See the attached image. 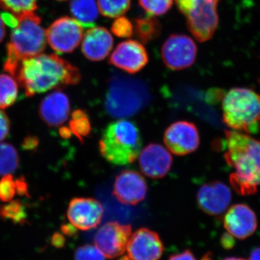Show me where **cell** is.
<instances>
[{"mask_svg": "<svg viewBox=\"0 0 260 260\" xmlns=\"http://www.w3.org/2000/svg\"><path fill=\"white\" fill-rule=\"evenodd\" d=\"M15 78L27 96L31 97L53 89L77 85L81 75L76 67L57 54H40L22 61Z\"/></svg>", "mask_w": 260, "mask_h": 260, "instance_id": "obj_1", "label": "cell"}, {"mask_svg": "<svg viewBox=\"0 0 260 260\" xmlns=\"http://www.w3.org/2000/svg\"><path fill=\"white\" fill-rule=\"evenodd\" d=\"M225 161L234 169L230 183L242 195L254 194L260 185V140L239 132H225Z\"/></svg>", "mask_w": 260, "mask_h": 260, "instance_id": "obj_2", "label": "cell"}, {"mask_svg": "<svg viewBox=\"0 0 260 260\" xmlns=\"http://www.w3.org/2000/svg\"><path fill=\"white\" fill-rule=\"evenodd\" d=\"M17 15L18 24L10 35L4 64L5 71L14 78L20 63L42 54L47 42L40 17L34 12Z\"/></svg>", "mask_w": 260, "mask_h": 260, "instance_id": "obj_3", "label": "cell"}, {"mask_svg": "<svg viewBox=\"0 0 260 260\" xmlns=\"http://www.w3.org/2000/svg\"><path fill=\"white\" fill-rule=\"evenodd\" d=\"M141 134L133 121L120 119L110 123L99 140V151L108 162L116 166L133 164L141 151Z\"/></svg>", "mask_w": 260, "mask_h": 260, "instance_id": "obj_4", "label": "cell"}, {"mask_svg": "<svg viewBox=\"0 0 260 260\" xmlns=\"http://www.w3.org/2000/svg\"><path fill=\"white\" fill-rule=\"evenodd\" d=\"M223 119L234 131L247 135L260 131V95L251 89L234 88L222 102Z\"/></svg>", "mask_w": 260, "mask_h": 260, "instance_id": "obj_5", "label": "cell"}, {"mask_svg": "<svg viewBox=\"0 0 260 260\" xmlns=\"http://www.w3.org/2000/svg\"><path fill=\"white\" fill-rule=\"evenodd\" d=\"M149 100L150 94L144 82L124 75H114L109 82L105 107L111 116L126 117L139 112Z\"/></svg>", "mask_w": 260, "mask_h": 260, "instance_id": "obj_6", "label": "cell"}, {"mask_svg": "<svg viewBox=\"0 0 260 260\" xmlns=\"http://www.w3.org/2000/svg\"><path fill=\"white\" fill-rule=\"evenodd\" d=\"M83 28L75 18L61 17L46 30L47 41L58 54L73 52L83 40Z\"/></svg>", "mask_w": 260, "mask_h": 260, "instance_id": "obj_7", "label": "cell"}, {"mask_svg": "<svg viewBox=\"0 0 260 260\" xmlns=\"http://www.w3.org/2000/svg\"><path fill=\"white\" fill-rule=\"evenodd\" d=\"M198 47L192 39L183 34H172L162 44L161 58L172 70H182L194 64Z\"/></svg>", "mask_w": 260, "mask_h": 260, "instance_id": "obj_8", "label": "cell"}, {"mask_svg": "<svg viewBox=\"0 0 260 260\" xmlns=\"http://www.w3.org/2000/svg\"><path fill=\"white\" fill-rule=\"evenodd\" d=\"M131 236V225L108 222L95 234L94 244L108 259H116L124 255Z\"/></svg>", "mask_w": 260, "mask_h": 260, "instance_id": "obj_9", "label": "cell"}, {"mask_svg": "<svg viewBox=\"0 0 260 260\" xmlns=\"http://www.w3.org/2000/svg\"><path fill=\"white\" fill-rule=\"evenodd\" d=\"M200 134L194 123L179 121L166 129L164 141L167 148L176 155H186L194 152L200 145Z\"/></svg>", "mask_w": 260, "mask_h": 260, "instance_id": "obj_10", "label": "cell"}, {"mask_svg": "<svg viewBox=\"0 0 260 260\" xmlns=\"http://www.w3.org/2000/svg\"><path fill=\"white\" fill-rule=\"evenodd\" d=\"M100 202L90 198H75L70 202L67 216L78 230L89 231L96 228L104 216Z\"/></svg>", "mask_w": 260, "mask_h": 260, "instance_id": "obj_11", "label": "cell"}, {"mask_svg": "<svg viewBox=\"0 0 260 260\" xmlns=\"http://www.w3.org/2000/svg\"><path fill=\"white\" fill-rule=\"evenodd\" d=\"M218 3L208 2L195 7L186 15V25L200 42L210 40L218 26Z\"/></svg>", "mask_w": 260, "mask_h": 260, "instance_id": "obj_12", "label": "cell"}, {"mask_svg": "<svg viewBox=\"0 0 260 260\" xmlns=\"http://www.w3.org/2000/svg\"><path fill=\"white\" fill-rule=\"evenodd\" d=\"M148 193V184L144 177L134 170L122 171L116 177L113 194L124 205H136L143 201Z\"/></svg>", "mask_w": 260, "mask_h": 260, "instance_id": "obj_13", "label": "cell"}, {"mask_svg": "<svg viewBox=\"0 0 260 260\" xmlns=\"http://www.w3.org/2000/svg\"><path fill=\"white\" fill-rule=\"evenodd\" d=\"M126 251L130 260H160L164 246L156 232L142 228L132 234Z\"/></svg>", "mask_w": 260, "mask_h": 260, "instance_id": "obj_14", "label": "cell"}, {"mask_svg": "<svg viewBox=\"0 0 260 260\" xmlns=\"http://www.w3.org/2000/svg\"><path fill=\"white\" fill-rule=\"evenodd\" d=\"M149 57L143 44L128 40L118 44L109 59V63L129 74H135L148 63Z\"/></svg>", "mask_w": 260, "mask_h": 260, "instance_id": "obj_15", "label": "cell"}, {"mask_svg": "<svg viewBox=\"0 0 260 260\" xmlns=\"http://www.w3.org/2000/svg\"><path fill=\"white\" fill-rule=\"evenodd\" d=\"M230 188L219 181L207 183L200 188L197 201L200 209L212 216H220L232 202Z\"/></svg>", "mask_w": 260, "mask_h": 260, "instance_id": "obj_16", "label": "cell"}, {"mask_svg": "<svg viewBox=\"0 0 260 260\" xmlns=\"http://www.w3.org/2000/svg\"><path fill=\"white\" fill-rule=\"evenodd\" d=\"M173 164L172 155L157 143H150L140 153L139 165L145 175L153 179H161L170 171Z\"/></svg>", "mask_w": 260, "mask_h": 260, "instance_id": "obj_17", "label": "cell"}, {"mask_svg": "<svg viewBox=\"0 0 260 260\" xmlns=\"http://www.w3.org/2000/svg\"><path fill=\"white\" fill-rule=\"evenodd\" d=\"M224 228L234 238L244 239L255 232L257 227L256 214L245 204L233 205L224 216Z\"/></svg>", "mask_w": 260, "mask_h": 260, "instance_id": "obj_18", "label": "cell"}, {"mask_svg": "<svg viewBox=\"0 0 260 260\" xmlns=\"http://www.w3.org/2000/svg\"><path fill=\"white\" fill-rule=\"evenodd\" d=\"M39 112L41 119L48 126H60L69 118V98L61 90H55L43 99Z\"/></svg>", "mask_w": 260, "mask_h": 260, "instance_id": "obj_19", "label": "cell"}, {"mask_svg": "<svg viewBox=\"0 0 260 260\" xmlns=\"http://www.w3.org/2000/svg\"><path fill=\"white\" fill-rule=\"evenodd\" d=\"M114 44L112 34L103 27H92L85 32L82 52L89 60L99 61L107 58Z\"/></svg>", "mask_w": 260, "mask_h": 260, "instance_id": "obj_20", "label": "cell"}, {"mask_svg": "<svg viewBox=\"0 0 260 260\" xmlns=\"http://www.w3.org/2000/svg\"><path fill=\"white\" fill-rule=\"evenodd\" d=\"M70 9L75 20L84 28H92L95 25L99 15L95 0H72Z\"/></svg>", "mask_w": 260, "mask_h": 260, "instance_id": "obj_21", "label": "cell"}, {"mask_svg": "<svg viewBox=\"0 0 260 260\" xmlns=\"http://www.w3.org/2000/svg\"><path fill=\"white\" fill-rule=\"evenodd\" d=\"M134 28L137 37L143 44L153 42L161 32L160 22L151 15L135 19Z\"/></svg>", "mask_w": 260, "mask_h": 260, "instance_id": "obj_22", "label": "cell"}, {"mask_svg": "<svg viewBox=\"0 0 260 260\" xmlns=\"http://www.w3.org/2000/svg\"><path fill=\"white\" fill-rule=\"evenodd\" d=\"M18 85L14 77L0 74V109L11 107L18 99Z\"/></svg>", "mask_w": 260, "mask_h": 260, "instance_id": "obj_23", "label": "cell"}, {"mask_svg": "<svg viewBox=\"0 0 260 260\" xmlns=\"http://www.w3.org/2000/svg\"><path fill=\"white\" fill-rule=\"evenodd\" d=\"M19 166L16 149L9 143H0V177L15 172Z\"/></svg>", "mask_w": 260, "mask_h": 260, "instance_id": "obj_24", "label": "cell"}, {"mask_svg": "<svg viewBox=\"0 0 260 260\" xmlns=\"http://www.w3.org/2000/svg\"><path fill=\"white\" fill-rule=\"evenodd\" d=\"M70 131L80 142H83L91 133L92 126L87 112L81 109H77L72 114L69 123Z\"/></svg>", "mask_w": 260, "mask_h": 260, "instance_id": "obj_25", "label": "cell"}, {"mask_svg": "<svg viewBox=\"0 0 260 260\" xmlns=\"http://www.w3.org/2000/svg\"><path fill=\"white\" fill-rule=\"evenodd\" d=\"M0 219L23 225L27 220V213L23 203L19 200H11L6 204L0 205Z\"/></svg>", "mask_w": 260, "mask_h": 260, "instance_id": "obj_26", "label": "cell"}, {"mask_svg": "<svg viewBox=\"0 0 260 260\" xmlns=\"http://www.w3.org/2000/svg\"><path fill=\"white\" fill-rule=\"evenodd\" d=\"M99 10L107 18H119L131 7V0H98Z\"/></svg>", "mask_w": 260, "mask_h": 260, "instance_id": "obj_27", "label": "cell"}, {"mask_svg": "<svg viewBox=\"0 0 260 260\" xmlns=\"http://www.w3.org/2000/svg\"><path fill=\"white\" fill-rule=\"evenodd\" d=\"M37 8V0H0V8L15 15L32 13Z\"/></svg>", "mask_w": 260, "mask_h": 260, "instance_id": "obj_28", "label": "cell"}, {"mask_svg": "<svg viewBox=\"0 0 260 260\" xmlns=\"http://www.w3.org/2000/svg\"><path fill=\"white\" fill-rule=\"evenodd\" d=\"M173 3L174 0H139L140 7L151 16L165 14L172 8Z\"/></svg>", "mask_w": 260, "mask_h": 260, "instance_id": "obj_29", "label": "cell"}, {"mask_svg": "<svg viewBox=\"0 0 260 260\" xmlns=\"http://www.w3.org/2000/svg\"><path fill=\"white\" fill-rule=\"evenodd\" d=\"M106 258L95 244L79 246L75 252V260H106Z\"/></svg>", "mask_w": 260, "mask_h": 260, "instance_id": "obj_30", "label": "cell"}, {"mask_svg": "<svg viewBox=\"0 0 260 260\" xmlns=\"http://www.w3.org/2000/svg\"><path fill=\"white\" fill-rule=\"evenodd\" d=\"M16 194V184L12 174L3 176L0 179V200L8 203L14 198Z\"/></svg>", "mask_w": 260, "mask_h": 260, "instance_id": "obj_31", "label": "cell"}, {"mask_svg": "<svg viewBox=\"0 0 260 260\" xmlns=\"http://www.w3.org/2000/svg\"><path fill=\"white\" fill-rule=\"evenodd\" d=\"M112 31L119 38H129L134 32V25L125 17H119L112 24Z\"/></svg>", "mask_w": 260, "mask_h": 260, "instance_id": "obj_32", "label": "cell"}, {"mask_svg": "<svg viewBox=\"0 0 260 260\" xmlns=\"http://www.w3.org/2000/svg\"><path fill=\"white\" fill-rule=\"evenodd\" d=\"M174 1H175L176 5H177L179 11L184 16H186L193 8L198 6V5L208 3V2H214V3H218L220 0H174Z\"/></svg>", "mask_w": 260, "mask_h": 260, "instance_id": "obj_33", "label": "cell"}, {"mask_svg": "<svg viewBox=\"0 0 260 260\" xmlns=\"http://www.w3.org/2000/svg\"><path fill=\"white\" fill-rule=\"evenodd\" d=\"M10 121L8 115L0 110V142L3 141L9 135Z\"/></svg>", "mask_w": 260, "mask_h": 260, "instance_id": "obj_34", "label": "cell"}, {"mask_svg": "<svg viewBox=\"0 0 260 260\" xmlns=\"http://www.w3.org/2000/svg\"><path fill=\"white\" fill-rule=\"evenodd\" d=\"M16 184V193L20 196H26L29 198L28 186L23 177L15 179Z\"/></svg>", "mask_w": 260, "mask_h": 260, "instance_id": "obj_35", "label": "cell"}, {"mask_svg": "<svg viewBox=\"0 0 260 260\" xmlns=\"http://www.w3.org/2000/svg\"><path fill=\"white\" fill-rule=\"evenodd\" d=\"M51 244L56 249H61L64 247L65 243H66V239L64 235L59 232L54 233L52 235L51 239Z\"/></svg>", "mask_w": 260, "mask_h": 260, "instance_id": "obj_36", "label": "cell"}, {"mask_svg": "<svg viewBox=\"0 0 260 260\" xmlns=\"http://www.w3.org/2000/svg\"><path fill=\"white\" fill-rule=\"evenodd\" d=\"M235 239L229 233H225L220 238V244L225 249H232L235 245Z\"/></svg>", "mask_w": 260, "mask_h": 260, "instance_id": "obj_37", "label": "cell"}, {"mask_svg": "<svg viewBox=\"0 0 260 260\" xmlns=\"http://www.w3.org/2000/svg\"><path fill=\"white\" fill-rule=\"evenodd\" d=\"M168 260H197L193 253L190 250L187 249L179 253V254H174L171 256Z\"/></svg>", "mask_w": 260, "mask_h": 260, "instance_id": "obj_38", "label": "cell"}, {"mask_svg": "<svg viewBox=\"0 0 260 260\" xmlns=\"http://www.w3.org/2000/svg\"><path fill=\"white\" fill-rule=\"evenodd\" d=\"M39 145V139L34 136H28L23 140V148L25 150H34Z\"/></svg>", "mask_w": 260, "mask_h": 260, "instance_id": "obj_39", "label": "cell"}, {"mask_svg": "<svg viewBox=\"0 0 260 260\" xmlns=\"http://www.w3.org/2000/svg\"><path fill=\"white\" fill-rule=\"evenodd\" d=\"M60 229L61 234L67 237H75L78 234V229L71 223L64 224L61 225Z\"/></svg>", "mask_w": 260, "mask_h": 260, "instance_id": "obj_40", "label": "cell"}, {"mask_svg": "<svg viewBox=\"0 0 260 260\" xmlns=\"http://www.w3.org/2000/svg\"><path fill=\"white\" fill-rule=\"evenodd\" d=\"M5 35H6V30H5V23L0 15V43L4 40Z\"/></svg>", "mask_w": 260, "mask_h": 260, "instance_id": "obj_41", "label": "cell"}, {"mask_svg": "<svg viewBox=\"0 0 260 260\" xmlns=\"http://www.w3.org/2000/svg\"><path fill=\"white\" fill-rule=\"evenodd\" d=\"M59 134H60L62 138H69L71 137V135H73V133L70 131L69 127L64 126V127H61L60 129H59Z\"/></svg>", "mask_w": 260, "mask_h": 260, "instance_id": "obj_42", "label": "cell"}, {"mask_svg": "<svg viewBox=\"0 0 260 260\" xmlns=\"http://www.w3.org/2000/svg\"><path fill=\"white\" fill-rule=\"evenodd\" d=\"M249 260H260V246L251 251Z\"/></svg>", "mask_w": 260, "mask_h": 260, "instance_id": "obj_43", "label": "cell"}, {"mask_svg": "<svg viewBox=\"0 0 260 260\" xmlns=\"http://www.w3.org/2000/svg\"><path fill=\"white\" fill-rule=\"evenodd\" d=\"M201 260H213V255L211 253L208 252L205 254Z\"/></svg>", "mask_w": 260, "mask_h": 260, "instance_id": "obj_44", "label": "cell"}, {"mask_svg": "<svg viewBox=\"0 0 260 260\" xmlns=\"http://www.w3.org/2000/svg\"><path fill=\"white\" fill-rule=\"evenodd\" d=\"M223 260H245L244 259H242V258H238V257H228L225 258Z\"/></svg>", "mask_w": 260, "mask_h": 260, "instance_id": "obj_45", "label": "cell"}, {"mask_svg": "<svg viewBox=\"0 0 260 260\" xmlns=\"http://www.w3.org/2000/svg\"><path fill=\"white\" fill-rule=\"evenodd\" d=\"M57 1H66V0H57Z\"/></svg>", "mask_w": 260, "mask_h": 260, "instance_id": "obj_46", "label": "cell"}]
</instances>
